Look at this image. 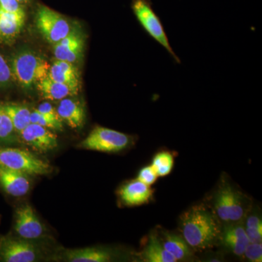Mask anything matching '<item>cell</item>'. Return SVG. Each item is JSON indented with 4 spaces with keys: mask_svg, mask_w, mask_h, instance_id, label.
Segmentation results:
<instances>
[{
    "mask_svg": "<svg viewBox=\"0 0 262 262\" xmlns=\"http://www.w3.org/2000/svg\"><path fill=\"white\" fill-rule=\"evenodd\" d=\"M84 44L83 34L75 27L67 37L53 45V55L56 60L76 64L82 59Z\"/></svg>",
    "mask_w": 262,
    "mask_h": 262,
    "instance_id": "obj_11",
    "label": "cell"
},
{
    "mask_svg": "<svg viewBox=\"0 0 262 262\" xmlns=\"http://www.w3.org/2000/svg\"><path fill=\"white\" fill-rule=\"evenodd\" d=\"M222 239L224 244L237 256L244 255L250 243L244 227L241 226H227L224 229Z\"/></svg>",
    "mask_w": 262,
    "mask_h": 262,
    "instance_id": "obj_19",
    "label": "cell"
},
{
    "mask_svg": "<svg viewBox=\"0 0 262 262\" xmlns=\"http://www.w3.org/2000/svg\"><path fill=\"white\" fill-rule=\"evenodd\" d=\"M14 230L18 237L34 241L42 237L46 228L30 205L24 204L15 211Z\"/></svg>",
    "mask_w": 262,
    "mask_h": 262,
    "instance_id": "obj_9",
    "label": "cell"
},
{
    "mask_svg": "<svg viewBox=\"0 0 262 262\" xmlns=\"http://www.w3.org/2000/svg\"><path fill=\"white\" fill-rule=\"evenodd\" d=\"M48 76L52 80L67 84L80 91V71L75 63L56 60L51 65Z\"/></svg>",
    "mask_w": 262,
    "mask_h": 262,
    "instance_id": "obj_15",
    "label": "cell"
},
{
    "mask_svg": "<svg viewBox=\"0 0 262 262\" xmlns=\"http://www.w3.org/2000/svg\"><path fill=\"white\" fill-rule=\"evenodd\" d=\"M17 1H18L19 3H20V4L25 6V5L29 4V3L32 2V0H17Z\"/></svg>",
    "mask_w": 262,
    "mask_h": 262,
    "instance_id": "obj_32",
    "label": "cell"
},
{
    "mask_svg": "<svg viewBox=\"0 0 262 262\" xmlns=\"http://www.w3.org/2000/svg\"><path fill=\"white\" fill-rule=\"evenodd\" d=\"M0 165L29 175H46L52 170L47 162L18 148L0 147Z\"/></svg>",
    "mask_w": 262,
    "mask_h": 262,
    "instance_id": "obj_5",
    "label": "cell"
},
{
    "mask_svg": "<svg viewBox=\"0 0 262 262\" xmlns=\"http://www.w3.org/2000/svg\"><path fill=\"white\" fill-rule=\"evenodd\" d=\"M144 259L149 262H175L177 261L165 250L163 245L160 242L155 234L150 236L145 249L143 251Z\"/></svg>",
    "mask_w": 262,
    "mask_h": 262,
    "instance_id": "obj_21",
    "label": "cell"
},
{
    "mask_svg": "<svg viewBox=\"0 0 262 262\" xmlns=\"http://www.w3.org/2000/svg\"><path fill=\"white\" fill-rule=\"evenodd\" d=\"M34 22L38 32L53 46L67 37L72 29L66 17L42 4L37 5Z\"/></svg>",
    "mask_w": 262,
    "mask_h": 262,
    "instance_id": "obj_4",
    "label": "cell"
},
{
    "mask_svg": "<svg viewBox=\"0 0 262 262\" xmlns=\"http://www.w3.org/2000/svg\"><path fill=\"white\" fill-rule=\"evenodd\" d=\"M36 110H37L38 112H39V113L49 115V116L59 117H58V114H57L56 108H55L54 106L49 102L41 103Z\"/></svg>",
    "mask_w": 262,
    "mask_h": 262,
    "instance_id": "obj_31",
    "label": "cell"
},
{
    "mask_svg": "<svg viewBox=\"0 0 262 262\" xmlns=\"http://www.w3.org/2000/svg\"><path fill=\"white\" fill-rule=\"evenodd\" d=\"M18 139L38 152L45 153L56 149L58 138L51 129L30 123L18 134Z\"/></svg>",
    "mask_w": 262,
    "mask_h": 262,
    "instance_id": "obj_10",
    "label": "cell"
},
{
    "mask_svg": "<svg viewBox=\"0 0 262 262\" xmlns=\"http://www.w3.org/2000/svg\"><path fill=\"white\" fill-rule=\"evenodd\" d=\"M163 247L177 261L188 258L192 255L190 248L184 237L174 234L165 233Z\"/></svg>",
    "mask_w": 262,
    "mask_h": 262,
    "instance_id": "obj_22",
    "label": "cell"
},
{
    "mask_svg": "<svg viewBox=\"0 0 262 262\" xmlns=\"http://www.w3.org/2000/svg\"><path fill=\"white\" fill-rule=\"evenodd\" d=\"M244 255L250 261L261 262L262 261V246L261 242H250Z\"/></svg>",
    "mask_w": 262,
    "mask_h": 262,
    "instance_id": "obj_28",
    "label": "cell"
},
{
    "mask_svg": "<svg viewBox=\"0 0 262 262\" xmlns=\"http://www.w3.org/2000/svg\"><path fill=\"white\" fill-rule=\"evenodd\" d=\"M29 174L5 168L0 165V187L7 194L13 196H22L30 190Z\"/></svg>",
    "mask_w": 262,
    "mask_h": 262,
    "instance_id": "obj_12",
    "label": "cell"
},
{
    "mask_svg": "<svg viewBox=\"0 0 262 262\" xmlns=\"http://www.w3.org/2000/svg\"><path fill=\"white\" fill-rule=\"evenodd\" d=\"M9 64L13 80L24 90L32 89L39 81L48 77L51 67L42 55L27 48L13 53Z\"/></svg>",
    "mask_w": 262,
    "mask_h": 262,
    "instance_id": "obj_2",
    "label": "cell"
},
{
    "mask_svg": "<svg viewBox=\"0 0 262 262\" xmlns=\"http://www.w3.org/2000/svg\"><path fill=\"white\" fill-rule=\"evenodd\" d=\"M24 5L19 3L17 0H0V8L8 13L26 15Z\"/></svg>",
    "mask_w": 262,
    "mask_h": 262,
    "instance_id": "obj_29",
    "label": "cell"
},
{
    "mask_svg": "<svg viewBox=\"0 0 262 262\" xmlns=\"http://www.w3.org/2000/svg\"><path fill=\"white\" fill-rule=\"evenodd\" d=\"M13 77L9 62L0 53V89H6L13 83Z\"/></svg>",
    "mask_w": 262,
    "mask_h": 262,
    "instance_id": "obj_27",
    "label": "cell"
},
{
    "mask_svg": "<svg viewBox=\"0 0 262 262\" xmlns=\"http://www.w3.org/2000/svg\"><path fill=\"white\" fill-rule=\"evenodd\" d=\"M42 256V251L32 241L20 237H0V261L4 262H34Z\"/></svg>",
    "mask_w": 262,
    "mask_h": 262,
    "instance_id": "obj_7",
    "label": "cell"
},
{
    "mask_svg": "<svg viewBox=\"0 0 262 262\" xmlns=\"http://www.w3.org/2000/svg\"><path fill=\"white\" fill-rule=\"evenodd\" d=\"M132 137L127 134L107 127L96 126L79 147L107 153L120 152L132 144Z\"/></svg>",
    "mask_w": 262,
    "mask_h": 262,
    "instance_id": "obj_6",
    "label": "cell"
},
{
    "mask_svg": "<svg viewBox=\"0 0 262 262\" xmlns=\"http://www.w3.org/2000/svg\"><path fill=\"white\" fill-rule=\"evenodd\" d=\"M19 141L10 117L0 105V144L12 145Z\"/></svg>",
    "mask_w": 262,
    "mask_h": 262,
    "instance_id": "obj_23",
    "label": "cell"
},
{
    "mask_svg": "<svg viewBox=\"0 0 262 262\" xmlns=\"http://www.w3.org/2000/svg\"><path fill=\"white\" fill-rule=\"evenodd\" d=\"M245 230L250 242H261L262 222L257 215H253L248 217Z\"/></svg>",
    "mask_w": 262,
    "mask_h": 262,
    "instance_id": "obj_26",
    "label": "cell"
},
{
    "mask_svg": "<svg viewBox=\"0 0 262 262\" xmlns=\"http://www.w3.org/2000/svg\"><path fill=\"white\" fill-rule=\"evenodd\" d=\"M131 9L144 32L164 49L166 50L174 61L181 63L180 58L170 46L161 20L153 9L151 0H133Z\"/></svg>",
    "mask_w": 262,
    "mask_h": 262,
    "instance_id": "obj_3",
    "label": "cell"
},
{
    "mask_svg": "<svg viewBox=\"0 0 262 262\" xmlns=\"http://www.w3.org/2000/svg\"><path fill=\"white\" fill-rule=\"evenodd\" d=\"M158 177V176L155 173L154 169L151 165H150V166H146L141 169L137 179L144 183L146 185L151 186L156 182Z\"/></svg>",
    "mask_w": 262,
    "mask_h": 262,
    "instance_id": "obj_30",
    "label": "cell"
},
{
    "mask_svg": "<svg viewBox=\"0 0 262 262\" xmlns=\"http://www.w3.org/2000/svg\"><path fill=\"white\" fill-rule=\"evenodd\" d=\"M151 167L158 177H163L171 172L173 167V157L168 151H161L155 155Z\"/></svg>",
    "mask_w": 262,
    "mask_h": 262,
    "instance_id": "obj_24",
    "label": "cell"
},
{
    "mask_svg": "<svg viewBox=\"0 0 262 262\" xmlns=\"http://www.w3.org/2000/svg\"><path fill=\"white\" fill-rule=\"evenodd\" d=\"M56 112L61 121L71 128L79 129L83 126L86 120L85 107L83 103L75 96L60 101Z\"/></svg>",
    "mask_w": 262,
    "mask_h": 262,
    "instance_id": "obj_13",
    "label": "cell"
},
{
    "mask_svg": "<svg viewBox=\"0 0 262 262\" xmlns=\"http://www.w3.org/2000/svg\"><path fill=\"white\" fill-rule=\"evenodd\" d=\"M39 96L48 101H61L63 98L77 96L80 91L67 84L56 82L49 77L39 81L35 85Z\"/></svg>",
    "mask_w": 262,
    "mask_h": 262,
    "instance_id": "obj_16",
    "label": "cell"
},
{
    "mask_svg": "<svg viewBox=\"0 0 262 262\" xmlns=\"http://www.w3.org/2000/svg\"><path fill=\"white\" fill-rule=\"evenodd\" d=\"M26 15L8 13L0 8V44L11 45L21 32Z\"/></svg>",
    "mask_w": 262,
    "mask_h": 262,
    "instance_id": "obj_17",
    "label": "cell"
},
{
    "mask_svg": "<svg viewBox=\"0 0 262 262\" xmlns=\"http://www.w3.org/2000/svg\"><path fill=\"white\" fill-rule=\"evenodd\" d=\"M31 123L37 124L48 129L54 130H63V122L59 117L49 116L38 112L37 110H33L31 113Z\"/></svg>",
    "mask_w": 262,
    "mask_h": 262,
    "instance_id": "obj_25",
    "label": "cell"
},
{
    "mask_svg": "<svg viewBox=\"0 0 262 262\" xmlns=\"http://www.w3.org/2000/svg\"><path fill=\"white\" fill-rule=\"evenodd\" d=\"M2 107L10 117L15 132L20 134L31 123V111L28 106L22 103L8 102L0 103Z\"/></svg>",
    "mask_w": 262,
    "mask_h": 262,
    "instance_id": "obj_20",
    "label": "cell"
},
{
    "mask_svg": "<svg viewBox=\"0 0 262 262\" xmlns=\"http://www.w3.org/2000/svg\"><path fill=\"white\" fill-rule=\"evenodd\" d=\"M181 228L183 237L196 250L211 247L220 234L218 221L203 207H194L182 215Z\"/></svg>",
    "mask_w": 262,
    "mask_h": 262,
    "instance_id": "obj_1",
    "label": "cell"
},
{
    "mask_svg": "<svg viewBox=\"0 0 262 262\" xmlns=\"http://www.w3.org/2000/svg\"><path fill=\"white\" fill-rule=\"evenodd\" d=\"M153 191L139 179L127 183L119 191V195L124 204L127 206H137L145 204L152 196Z\"/></svg>",
    "mask_w": 262,
    "mask_h": 262,
    "instance_id": "obj_14",
    "label": "cell"
},
{
    "mask_svg": "<svg viewBox=\"0 0 262 262\" xmlns=\"http://www.w3.org/2000/svg\"><path fill=\"white\" fill-rule=\"evenodd\" d=\"M113 255L107 248H80L67 250L63 253V259L68 262H107L113 260Z\"/></svg>",
    "mask_w": 262,
    "mask_h": 262,
    "instance_id": "obj_18",
    "label": "cell"
},
{
    "mask_svg": "<svg viewBox=\"0 0 262 262\" xmlns=\"http://www.w3.org/2000/svg\"><path fill=\"white\" fill-rule=\"evenodd\" d=\"M214 208L219 218L226 222H239L246 214L242 194L227 184H224L215 194Z\"/></svg>",
    "mask_w": 262,
    "mask_h": 262,
    "instance_id": "obj_8",
    "label": "cell"
}]
</instances>
